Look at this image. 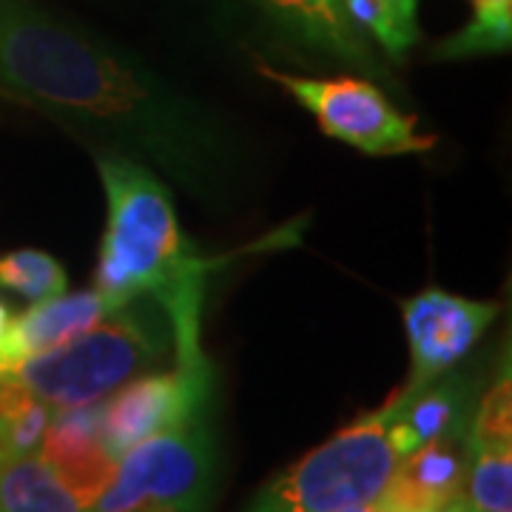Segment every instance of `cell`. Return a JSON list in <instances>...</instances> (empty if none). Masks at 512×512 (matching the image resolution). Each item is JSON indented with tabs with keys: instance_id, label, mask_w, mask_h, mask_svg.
Instances as JSON below:
<instances>
[{
	"instance_id": "obj_18",
	"label": "cell",
	"mask_w": 512,
	"mask_h": 512,
	"mask_svg": "<svg viewBox=\"0 0 512 512\" xmlns=\"http://www.w3.org/2000/svg\"><path fill=\"white\" fill-rule=\"evenodd\" d=\"M512 40V0H473V18L458 35L441 40L436 57L461 60V57L495 55L507 52Z\"/></svg>"
},
{
	"instance_id": "obj_23",
	"label": "cell",
	"mask_w": 512,
	"mask_h": 512,
	"mask_svg": "<svg viewBox=\"0 0 512 512\" xmlns=\"http://www.w3.org/2000/svg\"><path fill=\"white\" fill-rule=\"evenodd\" d=\"M370 512H390V510H384V507H379V504L373 501V510H370Z\"/></svg>"
},
{
	"instance_id": "obj_3",
	"label": "cell",
	"mask_w": 512,
	"mask_h": 512,
	"mask_svg": "<svg viewBox=\"0 0 512 512\" xmlns=\"http://www.w3.org/2000/svg\"><path fill=\"white\" fill-rule=\"evenodd\" d=\"M174 348V328L154 296H134L55 350L23 359L12 376L52 410L106 399Z\"/></svg>"
},
{
	"instance_id": "obj_22",
	"label": "cell",
	"mask_w": 512,
	"mask_h": 512,
	"mask_svg": "<svg viewBox=\"0 0 512 512\" xmlns=\"http://www.w3.org/2000/svg\"><path fill=\"white\" fill-rule=\"evenodd\" d=\"M373 510V501H367V504H350V507H342V510L336 512H370Z\"/></svg>"
},
{
	"instance_id": "obj_17",
	"label": "cell",
	"mask_w": 512,
	"mask_h": 512,
	"mask_svg": "<svg viewBox=\"0 0 512 512\" xmlns=\"http://www.w3.org/2000/svg\"><path fill=\"white\" fill-rule=\"evenodd\" d=\"M467 512H512V447H467Z\"/></svg>"
},
{
	"instance_id": "obj_4",
	"label": "cell",
	"mask_w": 512,
	"mask_h": 512,
	"mask_svg": "<svg viewBox=\"0 0 512 512\" xmlns=\"http://www.w3.org/2000/svg\"><path fill=\"white\" fill-rule=\"evenodd\" d=\"M387 402L262 487L245 512H336L376 501L399 453L387 433Z\"/></svg>"
},
{
	"instance_id": "obj_13",
	"label": "cell",
	"mask_w": 512,
	"mask_h": 512,
	"mask_svg": "<svg viewBox=\"0 0 512 512\" xmlns=\"http://www.w3.org/2000/svg\"><path fill=\"white\" fill-rule=\"evenodd\" d=\"M109 311V302L97 291H77L37 302L18 319L12 316L9 333L3 339V362L9 373L29 356L66 345L69 339L97 325Z\"/></svg>"
},
{
	"instance_id": "obj_1",
	"label": "cell",
	"mask_w": 512,
	"mask_h": 512,
	"mask_svg": "<svg viewBox=\"0 0 512 512\" xmlns=\"http://www.w3.org/2000/svg\"><path fill=\"white\" fill-rule=\"evenodd\" d=\"M0 83L106 151L160 168L202 200L228 188L234 146L200 103L35 0H0Z\"/></svg>"
},
{
	"instance_id": "obj_10",
	"label": "cell",
	"mask_w": 512,
	"mask_h": 512,
	"mask_svg": "<svg viewBox=\"0 0 512 512\" xmlns=\"http://www.w3.org/2000/svg\"><path fill=\"white\" fill-rule=\"evenodd\" d=\"M296 46L373 77H387L367 37L350 20L345 0H254Z\"/></svg>"
},
{
	"instance_id": "obj_16",
	"label": "cell",
	"mask_w": 512,
	"mask_h": 512,
	"mask_svg": "<svg viewBox=\"0 0 512 512\" xmlns=\"http://www.w3.org/2000/svg\"><path fill=\"white\" fill-rule=\"evenodd\" d=\"M350 20L393 60H402L419 40V0H345Z\"/></svg>"
},
{
	"instance_id": "obj_6",
	"label": "cell",
	"mask_w": 512,
	"mask_h": 512,
	"mask_svg": "<svg viewBox=\"0 0 512 512\" xmlns=\"http://www.w3.org/2000/svg\"><path fill=\"white\" fill-rule=\"evenodd\" d=\"M259 74L282 86L299 106L311 111L319 128L376 157L416 154L433 148V137L416 131V117H407L393 100L365 77H296L259 63Z\"/></svg>"
},
{
	"instance_id": "obj_8",
	"label": "cell",
	"mask_w": 512,
	"mask_h": 512,
	"mask_svg": "<svg viewBox=\"0 0 512 512\" xmlns=\"http://www.w3.org/2000/svg\"><path fill=\"white\" fill-rule=\"evenodd\" d=\"M402 316L413 359L404 393H413L450 373L476 348L478 339L495 322L498 305L427 288L402 302Z\"/></svg>"
},
{
	"instance_id": "obj_2",
	"label": "cell",
	"mask_w": 512,
	"mask_h": 512,
	"mask_svg": "<svg viewBox=\"0 0 512 512\" xmlns=\"http://www.w3.org/2000/svg\"><path fill=\"white\" fill-rule=\"evenodd\" d=\"M94 163L109 200L94 291L111 311L134 296H154L171 319L177 362H205L200 345L205 276L222 259L194 254L177 222L171 188L148 165L106 148H94Z\"/></svg>"
},
{
	"instance_id": "obj_9",
	"label": "cell",
	"mask_w": 512,
	"mask_h": 512,
	"mask_svg": "<svg viewBox=\"0 0 512 512\" xmlns=\"http://www.w3.org/2000/svg\"><path fill=\"white\" fill-rule=\"evenodd\" d=\"M100 419V402L55 410L37 447V456L55 470V476L66 484L83 510H89L106 493L117 470V458L103 444Z\"/></svg>"
},
{
	"instance_id": "obj_12",
	"label": "cell",
	"mask_w": 512,
	"mask_h": 512,
	"mask_svg": "<svg viewBox=\"0 0 512 512\" xmlns=\"http://www.w3.org/2000/svg\"><path fill=\"white\" fill-rule=\"evenodd\" d=\"M387 407V433L396 453L404 458L424 441L467 436L473 416V387L456 373H444L413 393L399 390Z\"/></svg>"
},
{
	"instance_id": "obj_15",
	"label": "cell",
	"mask_w": 512,
	"mask_h": 512,
	"mask_svg": "<svg viewBox=\"0 0 512 512\" xmlns=\"http://www.w3.org/2000/svg\"><path fill=\"white\" fill-rule=\"evenodd\" d=\"M52 416L55 410L12 373L0 376V458L37 453Z\"/></svg>"
},
{
	"instance_id": "obj_5",
	"label": "cell",
	"mask_w": 512,
	"mask_h": 512,
	"mask_svg": "<svg viewBox=\"0 0 512 512\" xmlns=\"http://www.w3.org/2000/svg\"><path fill=\"white\" fill-rule=\"evenodd\" d=\"M217 470L220 444L205 413L126 450L86 512H208Z\"/></svg>"
},
{
	"instance_id": "obj_21",
	"label": "cell",
	"mask_w": 512,
	"mask_h": 512,
	"mask_svg": "<svg viewBox=\"0 0 512 512\" xmlns=\"http://www.w3.org/2000/svg\"><path fill=\"white\" fill-rule=\"evenodd\" d=\"M439 512H467V504H464V495H456L450 504H444Z\"/></svg>"
},
{
	"instance_id": "obj_7",
	"label": "cell",
	"mask_w": 512,
	"mask_h": 512,
	"mask_svg": "<svg viewBox=\"0 0 512 512\" xmlns=\"http://www.w3.org/2000/svg\"><path fill=\"white\" fill-rule=\"evenodd\" d=\"M211 399L214 367L208 359L197 365L177 362L168 373L131 379L117 387L109 402H103V444L111 456L120 458L140 441L211 413Z\"/></svg>"
},
{
	"instance_id": "obj_11",
	"label": "cell",
	"mask_w": 512,
	"mask_h": 512,
	"mask_svg": "<svg viewBox=\"0 0 512 512\" xmlns=\"http://www.w3.org/2000/svg\"><path fill=\"white\" fill-rule=\"evenodd\" d=\"M467 458V436L424 441L399 458L382 493L376 495V504L390 512H439L461 495Z\"/></svg>"
},
{
	"instance_id": "obj_19",
	"label": "cell",
	"mask_w": 512,
	"mask_h": 512,
	"mask_svg": "<svg viewBox=\"0 0 512 512\" xmlns=\"http://www.w3.org/2000/svg\"><path fill=\"white\" fill-rule=\"evenodd\" d=\"M69 276L55 256L35 248H23L0 256V288H9L32 305L49 302L66 293Z\"/></svg>"
},
{
	"instance_id": "obj_14",
	"label": "cell",
	"mask_w": 512,
	"mask_h": 512,
	"mask_svg": "<svg viewBox=\"0 0 512 512\" xmlns=\"http://www.w3.org/2000/svg\"><path fill=\"white\" fill-rule=\"evenodd\" d=\"M0 512H86L55 470L32 456L0 458Z\"/></svg>"
},
{
	"instance_id": "obj_20",
	"label": "cell",
	"mask_w": 512,
	"mask_h": 512,
	"mask_svg": "<svg viewBox=\"0 0 512 512\" xmlns=\"http://www.w3.org/2000/svg\"><path fill=\"white\" fill-rule=\"evenodd\" d=\"M467 447H512V376L507 356L470 416Z\"/></svg>"
}]
</instances>
